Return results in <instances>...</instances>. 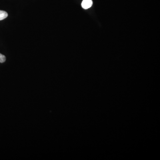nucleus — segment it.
Here are the masks:
<instances>
[{
    "mask_svg": "<svg viewBox=\"0 0 160 160\" xmlns=\"http://www.w3.org/2000/svg\"><path fill=\"white\" fill-rule=\"evenodd\" d=\"M93 5L92 0H83L81 3V6L85 9H89Z\"/></svg>",
    "mask_w": 160,
    "mask_h": 160,
    "instance_id": "nucleus-1",
    "label": "nucleus"
},
{
    "mask_svg": "<svg viewBox=\"0 0 160 160\" xmlns=\"http://www.w3.org/2000/svg\"><path fill=\"white\" fill-rule=\"evenodd\" d=\"M8 16L7 12L3 10H0V21L5 19Z\"/></svg>",
    "mask_w": 160,
    "mask_h": 160,
    "instance_id": "nucleus-2",
    "label": "nucleus"
},
{
    "mask_svg": "<svg viewBox=\"0 0 160 160\" xmlns=\"http://www.w3.org/2000/svg\"><path fill=\"white\" fill-rule=\"evenodd\" d=\"M6 61V57L3 54L0 53V63H4Z\"/></svg>",
    "mask_w": 160,
    "mask_h": 160,
    "instance_id": "nucleus-3",
    "label": "nucleus"
}]
</instances>
